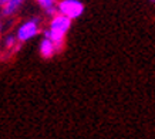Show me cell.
I'll use <instances>...</instances> for the list:
<instances>
[{
	"instance_id": "cell-1",
	"label": "cell",
	"mask_w": 155,
	"mask_h": 139,
	"mask_svg": "<svg viewBox=\"0 0 155 139\" xmlns=\"http://www.w3.org/2000/svg\"><path fill=\"white\" fill-rule=\"evenodd\" d=\"M57 9L60 11V14L68 17L70 20L80 17L83 11H84V6L80 0H63L58 3Z\"/></svg>"
},
{
	"instance_id": "cell-2",
	"label": "cell",
	"mask_w": 155,
	"mask_h": 139,
	"mask_svg": "<svg viewBox=\"0 0 155 139\" xmlns=\"http://www.w3.org/2000/svg\"><path fill=\"white\" fill-rule=\"evenodd\" d=\"M37 33H38V20L31 19L19 27V30H17V38H19L20 41H27L30 38H33Z\"/></svg>"
},
{
	"instance_id": "cell-3",
	"label": "cell",
	"mask_w": 155,
	"mask_h": 139,
	"mask_svg": "<svg viewBox=\"0 0 155 139\" xmlns=\"http://www.w3.org/2000/svg\"><path fill=\"white\" fill-rule=\"evenodd\" d=\"M71 27V20L63 14H58V16H54L50 23V30L57 33H61V34H66L68 31V28Z\"/></svg>"
},
{
	"instance_id": "cell-4",
	"label": "cell",
	"mask_w": 155,
	"mask_h": 139,
	"mask_svg": "<svg viewBox=\"0 0 155 139\" xmlns=\"http://www.w3.org/2000/svg\"><path fill=\"white\" fill-rule=\"evenodd\" d=\"M40 53L44 58H50V57L56 53L54 50V44H53L48 38H44L41 43H40Z\"/></svg>"
},
{
	"instance_id": "cell-5",
	"label": "cell",
	"mask_w": 155,
	"mask_h": 139,
	"mask_svg": "<svg viewBox=\"0 0 155 139\" xmlns=\"http://www.w3.org/2000/svg\"><path fill=\"white\" fill-rule=\"evenodd\" d=\"M24 0H9L7 3L3 5V14L5 16H10V14H13L14 11H17L20 6L23 5Z\"/></svg>"
},
{
	"instance_id": "cell-6",
	"label": "cell",
	"mask_w": 155,
	"mask_h": 139,
	"mask_svg": "<svg viewBox=\"0 0 155 139\" xmlns=\"http://www.w3.org/2000/svg\"><path fill=\"white\" fill-rule=\"evenodd\" d=\"M37 3L46 10L47 14H56L57 7H56V0H37Z\"/></svg>"
},
{
	"instance_id": "cell-7",
	"label": "cell",
	"mask_w": 155,
	"mask_h": 139,
	"mask_svg": "<svg viewBox=\"0 0 155 139\" xmlns=\"http://www.w3.org/2000/svg\"><path fill=\"white\" fill-rule=\"evenodd\" d=\"M14 41H16V38H14L13 36H9V37L6 38V41H5L6 47H7V48H10V47H13V46H14Z\"/></svg>"
},
{
	"instance_id": "cell-8",
	"label": "cell",
	"mask_w": 155,
	"mask_h": 139,
	"mask_svg": "<svg viewBox=\"0 0 155 139\" xmlns=\"http://www.w3.org/2000/svg\"><path fill=\"white\" fill-rule=\"evenodd\" d=\"M7 2H9V0H0V5L3 6V5H5V3H7Z\"/></svg>"
},
{
	"instance_id": "cell-9",
	"label": "cell",
	"mask_w": 155,
	"mask_h": 139,
	"mask_svg": "<svg viewBox=\"0 0 155 139\" xmlns=\"http://www.w3.org/2000/svg\"><path fill=\"white\" fill-rule=\"evenodd\" d=\"M151 2H152V3H155V0H151Z\"/></svg>"
}]
</instances>
